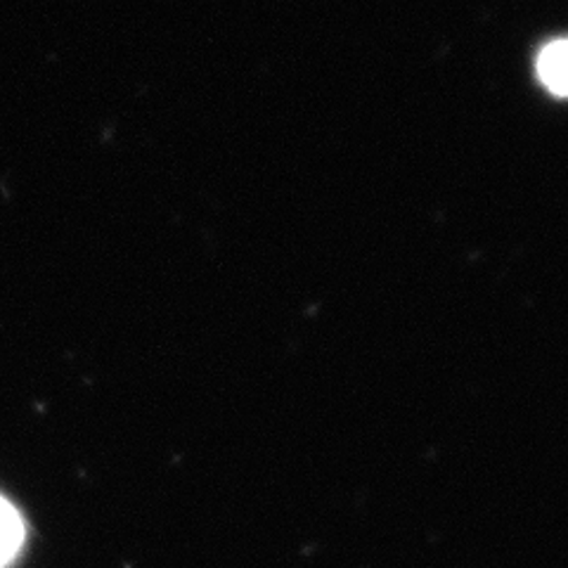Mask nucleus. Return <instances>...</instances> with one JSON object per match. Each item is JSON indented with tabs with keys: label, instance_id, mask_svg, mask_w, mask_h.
<instances>
[{
	"label": "nucleus",
	"instance_id": "nucleus-1",
	"mask_svg": "<svg viewBox=\"0 0 568 568\" xmlns=\"http://www.w3.org/2000/svg\"><path fill=\"white\" fill-rule=\"evenodd\" d=\"M566 41L557 39L549 41L538 55V77L549 93L564 98L568 88V71H566Z\"/></svg>",
	"mask_w": 568,
	"mask_h": 568
},
{
	"label": "nucleus",
	"instance_id": "nucleus-2",
	"mask_svg": "<svg viewBox=\"0 0 568 568\" xmlns=\"http://www.w3.org/2000/svg\"><path fill=\"white\" fill-rule=\"evenodd\" d=\"M24 538V526L17 509L0 497V568H6L20 549Z\"/></svg>",
	"mask_w": 568,
	"mask_h": 568
}]
</instances>
